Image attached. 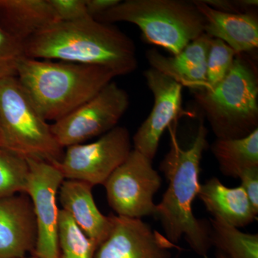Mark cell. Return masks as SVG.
Instances as JSON below:
<instances>
[{"instance_id": "1", "label": "cell", "mask_w": 258, "mask_h": 258, "mask_svg": "<svg viewBox=\"0 0 258 258\" xmlns=\"http://www.w3.org/2000/svg\"><path fill=\"white\" fill-rule=\"evenodd\" d=\"M25 57L101 66L116 76L132 74L138 67L133 40L113 24L91 17L57 22L24 42Z\"/></svg>"}, {"instance_id": "2", "label": "cell", "mask_w": 258, "mask_h": 258, "mask_svg": "<svg viewBox=\"0 0 258 258\" xmlns=\"http://www.w3.org/2000/svg\"><path fill=\"white\" fill-rule=\"evenodd\" d=\"M208 131L200 123L189 147L180 146L176 128L171 129L170 148L163 158L160 170L168 181L167 189L157 207L164 235L172 243L181 239L199 256L208 258L212 247L210 222L200 220L193 212V203L200 191V164L208 147Z\"/></svg>"}, {"instance_id": "3", "label": "cell", "mask_w": 258, "mask_h": 258, "mask_svg": "<svg viewBox=\"0 0 258 258\" xmlns=\"http://www.w3.org/2000/svg\"><path fill=\"white\" fill-rule=\"evenodd\" d=\"M16 77L42 117L55 122L96 96L116 76L101 66L24 57Z\"/></svg>"}, {"instance_id": "4", "label": "cell", "mask_w": 258, "mask_h": 258, "mask_svg": "<svg viewBox=\"0 0 258 258\" xmlns=\"http://www.w3.org/2000/svg\"><path fill=\"white\" fill-rule=\"evenodd\" d=\"M192 94L217 139L242 138L258 128L257 66L246 54L236 55L216 86Z\"/></svg>"}, {"instance_id": "5", "label": "cell", "mask_w": 258, "mask_h": 258, "mask_svg": "<svg viewBox=\"0 0 258 258\" xmlns=\"http://www.w3.org/2000/svg\"><path fill=\"white\" fill-rule=\"evenodd\" d=\"M95 20L134 24L146 42L171 55L205 33V19L193 0H125Z\"/></svg>"}, {"instance_id": "6", "label": "cell", "mask_w": 258, "mask_h": 258, "mask_svg": "<svg viewBox=\"0 0 258 258\" xmlns=\"http://www.w3.org/2000/svg\"><path fill=\"white\" fill-rule=\"evenodd\" d=\"M0 131L3 147L25 159L52 164L64 149L16 76L0 79Z\"/></svg>"}, {"instance_id": "7", "label": "cell", "mask_w": 258, "mask_h": 258, "mask_svg": "<svg viewBox=\"0 0 258 258\" xmlns=\"http://www.w3.org/2000/svg\"><path fill=\"white\" fill-rule=\"evenodd\" d=\"M103 186L108 205L117 216L142 219L157 215L154 199L161 178L152 160L138 151L132 149Z\"/></svg>"}, {"instance_id": "8", "label": "cell", "mask_w": 258, "mask_h": 258, "mask_svg": "<svg viewBox=\"0 0 258 258\" xmlns=\"http://www.w3.org/2000/svg\"><path fill=\"white\" fill-rule=\"evenodd\" d=\"M129 105L128 93L111 81L96 96L54 122L51 131L62 149L86 143L117 126Z\"/></svg>"}, {"instance_id": "9", "label": "cell", "mask_w": 258, "mask_h": 258, "mask_svg": "<svg viewBox=\"0 0 258 258\" xmlns=\"http://www.w3.org/2000/svg\"><path fill=\"white\" fill-rule=\"evenodd\" d=\"M132 146L128 129L117 125L95 142L66 148L60 162L55 165L64 179L78 180L92 186L103 185L128 157Z\"/></svg>"}, {"instance_id": "10", "label": "cell", "mask_w": 258, "mask_h": 258, "mask_svg": "<svg viewBox=\"0 0 258 258\" xmlns=\"http://www.w3.org/2000/svg\"><path fill=\"white\" fill-rule=\"evenodd\" d=\"M29 166L25 194L31 200L37 223V242L34 255L58 258L59 189L64 177L55 164L26 159Z\"/></svg>"}, {"instance_id": "11", "label": "cell", "mask_w": 258, "mask_h": 258, "mask_svg": "<svg viewBox=\"0 0 258 258\" xmlns=\"http://www.w3.org/2000/svg\"><path fill=\"white\" fill-rule=\"evenodd\" d=\"M144 76L154 96V106L132 137V144L134 149L153 161L163 134L182 112L183 86L152 68Z\"/></svg>"}, {"instance_id": "12", "label": "cell", "mask_w": 258, "mask_h": 258, "mask_svg": "<svg viewBox=\"0 0 258 258\" xmlns=\"http://www.w3.org/2000/svg\"><path fill=\"white\" fill-rule=\"evenodd\" d=\"M111 216V230L94 258H172L171 250L179 248L142 219Z\"/></svg>"}, {"instance_id": "13", "label": "cell", "mask_w": 258, "mask_h": 258, "mask_svg": "<svg viewBox=\"0 0 258 258\" xmlns=\"http://www.w3.org/2000/svg\"><path fill=\"white\" fill-rule=\"evenodd\" d=\"M37 223L31 200L25 193L0 200V258L33 253Z\"/></svg>"}, {"instance_id": "14", "label": "cell", "mask_w": 258, "mask_h": 258, "mask_svg": "<svg viewBox=\"0 0 258 258\" xmlns=\"http://www.w3.org/2000/svg\"><path fill=\"white\" fill-rule=\"evenodd\" d=\"M211 37L204 33L181 52L166 56L157 49H150L146 57L152 69L193 90L207 88L206 60Z\"/></svg>"}, {"instance_id": "15", "label": "cell", "mask_w": 258, "mask_h": 258, "mask_svg": "<svg viewBox=\"0 0 258 258\" xmlns=\"http://www.w3.org/2000/svg\"><path fill=\"white\" fill-rule=\"evenodd\" d=\"M204 19L205 33L227 44L237 55L258 47V18L255 13H223L212 9L203 0H193Z\"/></svg>"}, {"instance_id": "16", "label": "cell", "mask_w": 258, "mask_h": 258, "mask_svg": "<svg viewBox=\"0 0 258 258\" xmlns=\"http://www.w3.org/2000/svg\"><path fill=\"white\" fill-rule=\"evenodd\" d=\"M93 186L78 180L64 179L58 192L62 210L97 247L106 238L111 227V216L100 211L93 198Z\"/></svg>"}, {"instance_id": "17", "label": "cell", "mask_w": 258, "mask_h": 258, "mask_svg": "<svg viewBox=\"0 0 258 258\" xmlns=\"http://www.w3.org/2000/svg\"><path fill=\"white\" fill-rule=\"evenodd\" d=\"M198 198L212 217L221 219L237 228L250 225L257 219L244 189L240 186L230 188L217 177L208 179L200 186Z\"/></svg>"}, {"instance_id": "18", "label": "cell", "mask_w": 258, "mask_h": 258, "mask_svg": "<svg viewBox=\"0 0 258 258\" xmlns=\"http://www.w3.org/2000/svg\"><path fill=\"white\" fill-rule=\"evenodd\" d=\"M55 23L49 0H0V26L23 44Z\"/></svg>"}, {"instance_id": "19", "label": "cell", "mask_w": 258, "mask_h": 258, "mask_svg": "<svg viewBox=\"0 0 258 258\" xmlns=\"http://www.w3.org/2000/svg\"><path fill=\"white\" fill-rule=\"evenodd\" d=\"M211 152L225 176L238 178L246 169L258 166V128L239 139H216Z\"/></svg>"}, {"instance_id": "20", "label": "cell", "mask_w": 258, "mask_h": 258, "mask_svg": "<svg viewBox=\"0 0 258 258\" xmlns=\"http://www.w3.org/2000/svg\"><path fill=\"white\" fill-rule=\"evenodd\" d=\"M210 223L212 247L225 258H258V234L245 233L217 217Z\"/></svg>"}, {"instance_id": "21", "label": "cell", "mask_w": 258, "mask_h": 258, "mask_svg": "<svg viewBox=\"0 0 258 258\" xmlns=\"http://www.w3.org/2000/svg\"><path fill=\"white\" fill-rule=\"evenodd\" d=\"M58 246V258H94L97 248L62 209L59 212Z\"/></svg>"}, {"instance_id": "22", "label": "cell", "mask_w": 258, "mask_h": 258, "mask_svg": "<svg viewBox=\"0 0 258 258\" xmlns=\"http://www.w3.org/2000/svg\"><path fill=\"white\" fill-rule=\"evenodd\" d=\"M28 172L25 158L0 147V200L25 193Z\"/></svg>"}, {"instance_id": "23", "label": "cell", "mask_w": 258, "mask_h": 258, "mask_svg": "<svg viewBox=\"0 0 258 258\" xmlns=\"http://www.w3.org/2000/svg\"><path fill=\"white\" fill-rule=\"evenodd\" d=\"M237 54L227 44L212 38L206 60L207 88H212L225 79L233 66Z\"/></svg>"}, {"instance_id": "24", "label": "cell", "mask_w": 258, "mask_h": 258, "mask_svg": "<svg viewBox=\"0 0 258 258\" xmlns=\"http://www.w3.org/2000/svg\"><path fill=\"white\" fill-rule=\"evenodd\" d=\"M24 57L23 42L0 26V79L16 76L18 64Z\"/></svg>"}, {"instance_id": "25", "label": "cell", "mask_w": 258, "mask_h": 258, "mask_svg": "<svg viewBox=\"0 0 258 258\" xmlns=\"http://www.w3.org/2000/svg\"><path fill=\"white\" fill-rule=\"evenodd\" d=\"M57 22H72L89 16L85 0H49ZM90 17V16H89Z\"/></svg>"}, {"instance_id": "26", "label": "cell", "mask_w": 258, "mask_h": 258, "mask_svg": "<svg viewBox=\"0 0 258 258\" xmlns=\"http://www.w3.org/2000/svg\"><path fill=\"white\" fill-rule=\"evenodd\" d=\"M240 186L247 195L252 208L258 214V166L246 169L238 176Z\"/></svg>"}, {"instance_id": "27", "label": "cell", "mask_w": 258, "mask_h": 258, "mask_svg": "<svg viewBox=\"0 0 258 258\" xmlns=\"http://www.w3.org/2000/svg\"><path fill=\"white\" fill-rule=\"evenodd\" d=\"M120 3V0H85L88 15L94 19L114 8Z\"/></svg>"}, {"instance_id": "28", "label": "cell", "mask_w": 258, "mask_h": 258, "mask_svg": "<svg viewBox=\"0 0 258 258\" xmlns=\"http://www.w3.org/2000/svg\"><path fill=\"white\" fill-rule=\"evenodd\" d=\"M203 2L217 11L235 14L243 13L237 0H203Z\"/></svg>"}, {"instance_id": "29", "label": "cell", "mask_w": 258, "mask_h": 258, "mask_svg": "<svg viewBox=\"0 0 258 258\" xmlns=\"http://www.w3.org/2000/svg\"><path fill=\"white\" fill-rule=\"evenodd\" d=\"M215 258H225V257L223 254L220 253V252H217V251L216 254H215Z\"/></svg>"}, {"instance_id": "30", "label": "cell", "mask_w": 258, "mask_h": 258, "mask_svg": "<svg viewBox=\"0 0 258 258\" xmlns=\"http://www.w3.org/2000/svg\"><path fill=\"white\" fill-rule=\"evenodd\" d=\"M22 258H39L37 257V256L34 255V254H30V255L26 256V257H24Z\"/></svg>"}, {"instance_id": "31", "label": "cell", "mask_w": 258, "mask_h": 258, "mask_svg": "<svg viewBox=\"0 0 258 258\" xmlns=\"http://www.w3.org/2000/svg\"><path fill=\"white\" fill-rule=\"evenodd\" d=\"M0 147H3V141H2L1 131H0Z\"/></svg>"}]
</instances>
